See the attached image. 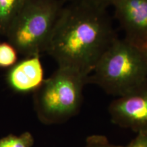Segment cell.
Listing matches in <instances>:
<instances>
[{
	"instance_id": "1",
	"label": "cell",
	"mask_w": 147,
	"mask_h": 147,
	"mask_svg": "<svg viewBox=\"0 0 147 147\" xmlns=\"http://www.w3.org/2000/svg\"><path fill=\"white\" fill-rule=\"evenodd\" d=\"M117 38L106 11L69 3L62 9L46 53L58 67L88 77Z\"/></svg>"
},
{
	"instance_id": "2",
	"label": "cell",
	"mask_w": 147,
	"mask_h": 147,
	"mask_svg": "<svg viewBox=\"0 0 147 147\" xmlns=\"http://www.w3.org/2000/svg\"><path fill=\"white\" fill-rule=\"evenodd\" d=\"M147 80V61L140 49L117 37L102 55L87 78L116 97L125 95Z\"/></svg>"
},
{
	"instance_id": "3",
	"label": "cell",
	"mask_w": 147,
	"mask_h": 147,
	"mask_svg": "<svg viewBox=\"0 0 147 147\" xmlns=\"http://www.w3.org/2000/svg\"><path fill=\"white\" fill-rule=\"evenodd\" d=\"M87 78L58 67L34 92V107L38 120L45 125H58L78 115L83 102Z\"/></svg>"
},
{
	"instance_id": "4",
	"label": "cell",
	"mask_w": 147,
	"mask_h": 147,
	"mask_svg": "<svg viewBox=\"0 0 147 147\" xmlns=\"http://www.w3.org/2000/svg\"><path fill=\"white\" fill-rule=\"evenodd\" d=\"M63 6L58 0H28L5 36L25 57L46 52Z\"/></svg>"
},
{
	"instance_id": "5",
	"label": "cell",
	"mask_w": 147,
	"mask_h": 147,
	"mask_svg": "<svg viewBox=\"0 0 147 147\" xmlns=\"http://www.w3.org/2000/svg\"><path fill=\"white\" fill-rule=\"evenodd\" d=\"M108 113L116 125L136 134L147 132V80L112 101Z\"/></svg>"
},
{
	"instance_id": "6",
	"label": "cell",
	"mask_w": 147,
	"mask_h": 147,
	"mask_svg": "<svg viewBox=\"0 0 147 147\" xmlns=\"http://www.w3.org/2000/svg\"><path fill=\"white\" fill-rule=\"evenodd\" d=\"M112 6L125 39L137 47L147 44V0H115Z\"/></svg>"
},
{
	"instance_id": "7",
	"label": "cell",
	"mask_w": 147,
	"mask_h": 147,
	"mask_svg": "<svg viewBox=\"0 0 147 147\" xmlns=\"http://www.w3.org/2000/svg\"><path fill=\"white\" fill-rule=\"evenodd\" d=\"M45 80L40 56L29 57L10 67L6 81L14 91L28 93L36 91Z\"/></svg>"
},
{
	"instance_id": "8",
	"label": "cell",
	"mask_w": 147,
	"mask_h": 147,
	"mask_svg": "<svg viewBox=\"0 0 147 147\" xmlns=\"http://www.w3.org/2000/svg\"><path fill=\"white\" fill-rule=\"evenodd\" d=\"M28 0H0V34L5 36L9 27Z\"/></svg>"
},
{
	"instance_id": "9",
	"label": "cell",
	"mask_w": 147,
	"mask_h": 147,
	"mask_svg": "<svg viewBox=\"0 0 147 147\" xmlns=\"http://www.w3.org/2000/svg\"><path fill=\"white\" fill-rule=\"evenodd\" d=\"M34 144V136L29 131L19 136L9 134L0 139V147H32Z\"/></svg>"
},
{
	"instance_id": "10",
	"label": "cell",
	"mask_w": 147,
	"mask_h": 147,
	"mask_svg": "<svg viewBox=\"0 0 147 147\" xmlns=\"http://www.w3.org/2000/svg\"><path fill=\"white\" fill-rule=\"evenodd\" d=\"M18 52L9 42H0V67H11L17 63Z\"/></svg>"
},
{
	"instance_id": "11",
	"label": "cell",
	"mask_w": 147,
	"mask_h": 147,
	"mask_svg": "<svg viewBox=\"0 0 147 147\" xmlns=\"http://www.w3.org/2000/svg\"><path fill=\"white\" fill-rule=\"evenodd\" d=\"M71 4H76L95 9L106 11L108 7L112 6L115 0H69Z\"/></svg>"
},
{
	"instance_id": "12",
	"label": "cell",
	"mask_w": 147,
	"mask_h": 147,
	"mask_svg": "<svg viewBox=\"0 0 147 147\" xmlns=\"http://www.w3.org/2000/svg\"><path fill=\"white\" fill-rule=\"evenodd\" d=\"M84 147H125L113 144L103 135H91L87 138Z\"/></svg>"
},
{
	"instance_id": "13",
	"label": "cell",
	"mask_w": 147,
	"mask_h": 147,
	"mask_svg": "<svg viewBox=\"0 0 147 147\" xmlns=\"http://www.w3.org/2000/svg\"><path fill=\"white\" fill-rule=\"evenodd\" d=\"M125 147H147V132H140Z\"/></svg>"
},
{
	"instance_id": "14",
	"label": "cell",
	"mask_w": 147,
	"mask_h": 147,
	"mask_svg": "<svg viewBox=\"0 0 147 147\" xmlns=\"http://www.w3.org/2000/svg\"><path fill=\"white\" fill-rule=\"evenodd\" d=\"M139 47V49H140L141 52H142L143 55H144V58L146 59L147 61V44L142 46H140V47Z\"/></svg>"
},
{
	"instance_id": "15",
	"label": "cell",
	"mask_w": 147,
	"mask_h": 147,
	"mask_svg": "<svg viewBox=\"0 0 147 147\" xmlns=\"http://www.w3.org/2000/svg\"><path fill=\"white\" fill-rule=\"evenodd\" d=\"M0 36H1V34H0Z\"/></svg>"
}]
</instances>
